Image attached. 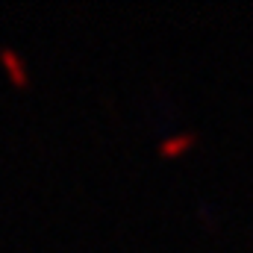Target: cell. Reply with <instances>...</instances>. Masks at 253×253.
<instances>
[{
  "mask_svg": "<svg viewBox=\"0 0 253 253\" xmlns=\"http://www.w3.org/2000/svg\"><path fill=\"white\" fill-rule=\"evenodd\" d=\"M0 62H3L6 71H9V77H12V83H15V85H27V83H30L27 62H24L12 47H0Z\"/></svg>",
  "mask_w": 253,
  "mask_h": 253,
  "instance_id": "cell-1",
  "label": "cell"
},
{
  "mask_svg": "<svg viewBox=\"0 0 253 253\" xmlns=\"http://www.w3.org/2000/svg\"><path fill=\"white\" fill-rule=\"evenodd\" d=\"M194 141H197V132H183V135L165 138V141H159V153H180L183 147H189Z\"/></svg>",
  "mask_w": 253,
  "mask_h": 253,
  "instance_id": "cell-2",
  "label": "cell"
}]
</instances>
